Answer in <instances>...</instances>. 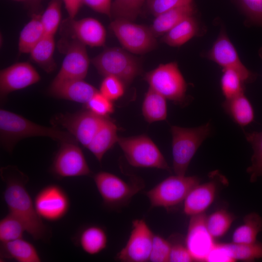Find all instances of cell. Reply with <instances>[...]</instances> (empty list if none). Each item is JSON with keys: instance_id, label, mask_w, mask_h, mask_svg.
Instances as JSON below:
<instances>
[{"instance_id": "cell-1", "label": "cell", "mask_w": 262, "mask_h": 262, "mask_svg": "<svg viewBox=\"0 0 262 262\" xmlns=\"http://www.w3.org/2000/svg\"><path fill=\"white\" fill-rule=\"evenodd\" d=\"M0 176L5 184L3 198L9 213L22 222L26 232L34 240H47L49 229L38 214L27 189L28 177L14 165L1 167Z\"/></svg>"}, {"instance_id": "cell-2", "label": "cell", "mask_w": 262, "mask_h": 262, "mask_svg": "<svg viewBox=\"0 0 262 262\" xmlns=\"http://www.w3.org/2000/svg\"><path fill=\"white\" fill-rule=\"evenodd\" d=\"M34 136L49 137L60 144L77 142L68 132L39 125L20 115L0 109V143L6 150L11 152L20 140Z\"/></svg>"}, {"instance_id": "cell-3", "label": "cell", "mask_w": 262, "mask_h": 262, "mask_svg": "<svg viewBox=\"0 0 262 262\" xmlns=\"http://www.w3.org/2000/svg\"><path fill=\"white\" fill-rule=\"evenodd\" d=\"M173 168L175 175H185L191 160L211 131L209 122L195 128L171 127Z\"/></svg>"}, {"instance_id": "cell-4", "label": "cell", "mask_w": 262, "mask_h": 262, "mask_svg": "<svg viewBox=\"0 0 262 262\" xmlns=\"http://www.w3.org/2000/svg\"><path fill=\"white\" fill-rule=\"evenodd\" d=\"M91 62L100 74L115 77L125 85L131 84L142 72L138 59L119 47L105 49L94 57Z\"/></svg>"}, {"instance_id": "cell-5", "label": "cell", "mask_w": 262, "mask_h": 262, "mask_svg": "<svg viewBox=\"0 0 262 262\" xmlns=\"http://www.w3.org/2000/svg\"><path fill=\"white\" fill-rule=\"evenodd\" d=\"M117 143L131 165L170 171L166 161L157 146L147 135L118 137Z\"/></svg>"}, {"instance_id": "cell-6", "label": "cell", "mask_w": 262, "mask_h": 262, "mask_svg": "<svg viewBox=\"0 0 262 262\" xmlns=\"http://www.w3.org/2000/svg\"><path fill=\"white\" fill-rule=\"evenodd\" d=\"M199 183V179L196 176L175 175L161 181L146 195L151 208L169 210L184 202L190 191Z\"/></svg>"}, {"instance_id": "cell-7", "label": "cell", "mask_w": 262, "mask_h": 262, "mask_svg": "<svg viewBox=\"0 0 262 262\" xmlns=\"http://www.w3.org/2000/svg\"><path fill=\"white\" fill-rule=\"evenodd\" d=\"M149 87L166 99L181 104L186 98L187 83L176 62L161 64L146 73Z\"/></svg>"}, {"instance_id": "cell-8", "label": "cell", "mask_w": 262, "mask_h": 262, "mask_svg": "<svg viewBox=\"0 0 262 262\" xmlns=\"http://www.w3.org/2000/svg\"><path fill=\"white\" fill-rule=\"evenodd\" d=\"M103 205L110 209L127 205L131 198L144 187L139 181L127 182L115 174L100 171L93 177Z\"/></svg>"}, {"instance_id": "cell-9", "label": "cell", "mask_w": 262, "mask_h": 262, "mask_svg": "<svg viewBox=\"0 0 262 262\" xmlns=\"http://www.w3.org/2000/svg\"><path fill=\"white\" fill-rule=\"evenodd\" d=\"M110 26L122 46L131 53L145 54L157 46V37L150 26L121 18L115 19Z\"/></svg>"}, {"instance_id": "cell-10", "label": "cell", "mask_w": 262, "mask_h": 262, "mask_svg": "<svg viewBox=\"0 0 262 262\" xmlns=\"http://www.w3.org/2000/svg\"><path fill=\"white\" fill-rule=\"evenodd\" d=\"M154 235L144 219L133 220L128 241L117 254L116 260L123 262L149 261Z\"/></svg>"}, {"instance_id": "cell-11", "label": "cell", "mask_w": 262, "mask_h": 262, "mask_svg": "<svg viewBox=\"0 0 262 262\" xmlns=\"http://www.w3.org/2000/svg\"><path fill=\"white\" fill-rule=\"evenodd\" d=\"M60 145L51 167L53 174L59 179L90 175V169L77 142Z\"/></svg>"}, {"instance_id": "cell-12", "label": "cell", "mask_w": 262, "mask_h": 262, "mask_svg": "<svg viewBox=\"0 0 262 262\" xmlns=\"http://www.w3.org/2000/svg\"><path fill=\"white\" fill-rule=\"evenodd\" d=\"M35 210L43 219L57 221L67 213L70 202L66 192L60 186L51 184L42 188L34 198Z\"/></svg>"}, {"instance_id": "cell-13", "label": "cell", "mask_w": 262, "mask_h": 262, "mask_svg": "<svg viewBox=\"0 0 262 262\" xmlns=\"http://www.w3.org/2000/svg\"><path fill=\"white\" fill-rule=\"evenodd\" d=\"M106 117L88 110L61 114L57 116L55 120L74 136L77 142L87 148Z\"/></svg>"}, {"instance_id": "cell-14", "label": "cell", "mask_w": 262, "mask_h": 262, "mask_svg": "<svg viewBox=\"0 0 262 262\" xmlns=\"http://www.w3.org/2000/svg\"><path fill=\"white\" fill-rule=\"evenodd\" d=\"M206 56L223 69L230 68L236 71L245 83L251 82L256 79V74L241 62L235 48L224 31L220 33Z\"/></svg>"}, {"instance_id": "cell-15", "label": "cell", "mask_w": 262, "mask_h": 262, "mask_svg": "<svg viewBox=\"0 0 262 262\" xmlns=\"http://www.w3.org/2000/svg\"><path fill=\"white\" fill-rule=\"evenodd\" d=\"M185 245L194 262H206V258L215 243L206 226L204 213L191 216Z\"/></svg>"}, {"instance_id": "cell-16", "label": "cell", "mask_w": 262, "mask_h": 262, "mask_svg": "<svg viewBox=\"0 0 262 262\" xmlns=\"http://www.w3.org/2000/svg\"><path fill=\"white\" fill-rule=\"evenodd\" d=\"M85 46L77 40L72 42L67 50L60 69L52 83L84 80L90 64Z\"/></svg>"}, {"instance_id": "cell-17", "label": "cell", "mask_w": 262, "mask_h": 262, "mask_svg": "<svg viewBox=\"0 0 262 262\" xmlns=\"http://www.w3.org/2000/svg\"><path fill=\"white\" fill-rule=\"evenodd\" d=\"M40 80L39 73L30 63L14 64L0 71V97L5 98L9 93L35 84Z\"/></svg>"}, {"instance_id": "cell-18", "label": "cell", "mask_w": 262, "mask_h": 262, "mask_svg": "<svg viewBox=\"0 0 262 262\" xmlns=\"http://www.w3.org/2000/svg\"><path fill=\"white\" fill-rule=\"evenodd\" d=\"M98 91L84 80L51 83L49 94L55 98L86 104Z\"/></svg>"}, {"instance_id": "cell-19", "label": "cell", "mask_w": 262, "mask_h": 262, "mask_svg": "<svg viewBox=\"0 0 262 262\" xmlns=\"http://www.w3.org/2000/svg\"><path fill=\"white\" fill-rule=\"evenodd\" d=\"M71 27L76 40L85 46L101 47L106 41V32L104 26L93 17L71 20Z\"/></svg>"}, {"instance_id": "cell-20", "label": "cell", "mask_w": 262, "mask_h": 262, "mask_svg": "<svg viewBox=\"0 0 262 262\" xmlns=\"http://www.w3.org/2000/svg\"><path fill=\"white\" fill-rule=\"evenodd\" d=\"M216 190L217 184L213 180L196 185L184 201V213L191 216L204 213L213 202Z\"/></svg>"}, {"instance_id": "cell-21", "label": "cell", "mask_w": 262, "mask_h": 262, "mask_svg": "<svg viewBox=\"0 0 262 262\" xmlns=\"http://www.w3.org/2000/svg\"><path fill=\"white\" fill-rule=\"evenodd\" d=\"M74 240L76 244L84 252L95 255L106 248L108 236L106 231L101 227L91 225L81 229Z\"/></svg>"}, {"instance_id": "cell-22", "label": "cell", "mask_w": 262, "mask_h": 262, "mask_svg": "<svg viewBox=\"0 0 262 262\" xmlns=\"http://www.w3.org/2000/svg\"><path fill=\"white\" fill-rule=\"evenodd\" d=\"M1 260H14L18 262H40L41 259L35 246L23 238L0 243Z\"/></svg>"}, {"instance_id": "cell-23", "label": "cell", "mask_w": 262, "mask_h": 262, "mask_svg": "<svg viewBox=\"0 0 262 262\" xmlns=\"http://www.w3.org/2000/svg\"><path fill=\"white\" fill-rule=\"evenodd\" d=\"M117 128L106 117L88 146V148L101 162L105 153L117 143Z\"/></svg>"}, {"instance_id": "cell-24", "label": "cell", "mask_w": 262, "mask_h": 262, "mask_svg": "<svg viewBox=\"0 0 262 262\" xmlns=\"http://www.w3.org/2000/svg\"><path fill=\"white\" fill-rule=\"evenodd\" d=\"M195 11L193 2L167 11L155 16L150 29L156 37L163 36L182 19L193 16Z\"/></svg>"}, {"instance_id": "cell-25", "label": "cell", "mask_w": 262, "mask_h": 262, "mask_svg": "<svg viewBox=\"0 0 262 262\" xmlns=\"http://www.w3.org/2000/svg\"><path fill=\"white\" fill-rule=\"evenodd\" d=\"M222 106L233 121L241 127L250 124L254 120L253 107L245 93L225 99Z\"/></svg>"}, {"instance_id": "cell-26", "label": "cell", "mask_w": 262, "mask_h": 262, "mask_svg": "<svg viewBox=\"0 0 262 262\" xmlns=\"http://www.w3.org/2000/svg\"><path fill=\"white\" fill-rule=\"evenodd\" d=\"M199 31V25L193 15L180 21L164 34L161 40L169 46L180 47L197 35Z\"/></svg>"}, {"instance_id": "cell-27", "label": "cell", "mask_w": 262, "mask_h": 262, "mask_svg": "<svg viewBox=\"0 0 262 262\" xmlns=\"http://www.w3.org/2000/svg\"><path fill=\"white\" fill-rule=\"evenodd\" d=\"M142 114L148 123L164 120L167 117L166 98L149 87L142 104Z\"/></svg>"}, {"instance_id": "cell-28", "label": "cell", "mask_w": 262, "mask_h": 262, "mask_svg": "<svg viewBox=\"0 0 262 262\" xmlns=\"http://www.w3.org/2000/svg\"><path fill=\"white\" fill-rule=\"evenodd\" d=\"M40 17L41 15L33 14L22 29L18 43L20 53H30L34 46L46 34Z\"/></svg>"}, {"instance_id": "cell-29", "label": "cell", "mask_w": 262, "mask_h": 262, "mask_svg": "<svg viewBox=\"0 0 262 262\" xmlns=\"http://www.w3.org/2000/svg\"><path fill=\"white\" fill-rule=\"evenodd\" d=\"M55 49L54 35L45 34L30 52L32 59L47 72L53 71L56 66L53 59Z\"/></svg>"}, {"instance_id": "cell-30", "label": "cell", "mask_w": 262, "mask_h": 262, "mask_svg": "<svg viewBox=\"0 0 262 262\" xmlns=\"http://www.w3.org/2000/svg\"><path fill=\"white\" fill-rule=\"evenodd\" d=\"M262 230V217L256 213L246 214L244 223L234 230L232 243L246 244L257 241V236Z\"/></svg>"}, {"instance_id": "cell-31", "label": "cell", "mask_w": 262, "mask_h": 262, "mask_svg": "<svg viewBox=\"0 0 262 262\" xmlns=\"http://www.w3.org/2000/svg\"><path fill=\"white\" fill-rule=\"evenodd\" d=\"M245 136L253 150L251 164L246 170L250 181L253 182L262 177V131L246 132Z\"/></svg>"}, {"instance_id": "cell-32", "label": "cell", "mask_w": 262, "mask_h": 262, "mask_svg": "<svg viewBox=\"0 0 262 262\" xmlns=\"http://www.w3.org/2000/svg\"><path fill=\"white\" fill-rule=\"evenodd\" d=\"M245 83L242 78L236 71L230 68L223 69L220 86L225 99L245 93Z\"/></svg>"}, {"instance_id": "cell-33", "label": "cell", "mask_w": 262, "mask_h": 262, "mask_svg": "<svg viewBox=\"0 0 262 262\" xmlns=\"http://www.w3.org/2000/svg\"><path fill=\"white\" fill-rule=\"evenodd\" d=\"M234 219L231 213L225 210H219L206 217V226L214 238H220L228 232Z\"/></svg>"}, {"instance_id": "cell-34", "label": "cell", "mask_w": 262, "mask_h": 262, "mask_svg": "<svg viewBox=\"0 0 262 262\" xmlns=\"http://www.w3.org/2000/svg\"><path fill=\"white\" fill-rule=\"evenodd\" d=\"M26 229L16 216L8 213L0 220V242L5 243L23 238Z\"/></svg>"}, {"instance_id": "cell-35", "label": "cell", "mask_w": 262, "mask_h": 262, "mask_svg": "<svg viewBox=\"0 0 262 262\" xmlns=\"http://www.w3.org/2000/svg\"><path fill=\"white\" fill-rule=\"evenodd\" d=\"M146 0H114L112 2V16L133 21L141 12Z\"/></svg>"}, {"instance_id": "cell-36", "label": "cell", "mask_w": 262, "mask_h": 262, "mask_svg": "<svg viewBox=\"0 0 262 262\" xmlns=\"http://www.w3.org/2000/svg\"><path fill=\"white\" fill-rule=\"evenodd\" d=\"M61 3V0H51L41 15V21L47 35H54L58 28L62 17Z\"/></svg>"}, {"instance_id": "cell-37", "label": "cell", "mask_w": 262, "mask_h": 262, "mask_svg": "<svg viewBox=\"0 0 262 262\" xmlns=\"http://www.w3.org/2000/svg\"><path fill=\"white\" fill-rule=\"evenodd\" d=\"M231 255L235 261L240 260L244 262H253L262 259V243L256 241L255 242L239 244L234 243H228Z\"/></svg>"}, {"instance_id": "cell-38", "label": "cell", "mask_w": 262, "mask_h": 262, "mask_svg": "<svg viewBox=\"0 0 262 262\" xmlns=\"http://www.w3.org/2000/svg\"><path fill=\"white\" fill-rule=\"evenodd\" d=\"M125 84L118 78L113 76H106L102 80L99 92L112 101L121 97L125 92Z\"/></svg>"}, {"instance_id": "cell-39", "label": "cell", "mask_w": 262, "mask_h": 262, "mask_svg": "<svg viewBox=\"0 0 262 262\" xmlns=\"http://www.w3.org/2000/svg\"><path fill=\"white\" fill-rule=\"evenodd\" d=\"M99 91L97 92L85 104L88 110L102 117H107L114 110L112 102Z\"/></svg>"}, {"instance_id": "cell-40", "label": "cell", "mask_w": 262, "mask_h": 262, "mask_svg": "<svg viewBox=\"0 0 262 262\" xmlns=\"http://www.w3.org/2000/svg\"><path fill=\"white\" fill-rule=\"evenodd\" d=\"M171 249L170 241L154 234L149 261L152 262H169Z\"/></svg>"}, {"instance_id": "cell-41", "label": "cell", "mask_w": 262, "mask_h": 262, "mask_svg": "<svg viewBox=\"0 0 262 262\" xmlns=\"http://www.w3.org/2000/svg\"><path fill=\"white\" fill-rule=\"evenodd\" d=\"M248 19L262 27V0H236Z\"/></svg>"}, {"instance_id": "cell-42", "label": "cell", "mask_w": 262, "mask_h": 262, "mask_svg": "<svg viewBox=\"0 0 262 262\" xmlns=\"http://www.w3.org/2000/svg\"><path fill=\"white\" fill-rule=\"evenodd\" d=\"M193 0H146L150 13L155 16L171 9L191 4Z\"/></svg>"}, {"instance_id": "cell-43", "label": "cell", "mask_w": 262, "mask_h": 262, "mask_svg": "<svg viewBox=\"0 0 262 262\" xmlns=\"http://www.w3.org/2000/svg\"><path fill=\"white\" fill-rule=\"evenodd\" d=\"M207 262H233L228 243H215L208 254Z\"/></svg>"}, {"instance_id": "cell-44", "label": "cell", "mask_w": 262, "mask_h": 262, "mask_svg": "<svg viewBox=\"0 0 262 262\" xmlns=\"http://www.w3.org/2000/svg\"><path fill=\"white\" fill-rule=\"evenodd\" d=\"M171 249L169 262H194L185 244L180 242H171Z\"/></svg>"}, {"instance_id": "cell-45", "label": "cell", "mask_w": 262, "mask_h": 262, "mask_svg": "<svg viewBox=\"0 0 262 262\" xmlns=\"http://www.w3.org/2000/svg\"><path fill=\"white\" fill-rule=\"evenodd\" d=\"M82 3L91 8L93 10L109 17H112L111 10L112 2L111 0H82Z\"/></svg>"}, {"instance_id": "cell-46", "label": "cell", "mask_w": 262, "mask_h": 262, "mask_svg": "<svg viewBox=\"0 0 262 262\" xmlns=\"http://www.w3.org/2000/svg\"><path fill=\"white\" fill-rule=\"evenodd\" d=\"M69 18L74 19L82 3V0H63Z\"/></svg>"}, {"instance_id": "cell-47", "label": "cell", "mask_w": 262, "mask_h": 262, "mask_svg": "<svg viewBox=\"0 0 262 262\" xmlns=\"http://www.w3.org/2000/svg\"><path fill=\"white\" fill-rule=\"evenodd\" d=\"M14 0L17 1H27L29 0Z\"/></svg>"}, {"instance_id": "cell-48", "label": "cell", "mask_w": 262, "mask_h": 262, "mask_svg": "<svg viewBox=\"0 0 262 262\" xmlns=\"http://www.w3.org/2000/svg\"><path fill=\"white\" fill-rule=\"evenodd\" d=\"M33 0V1H40L41 0Z\"/></svg>"}]
</instances>
